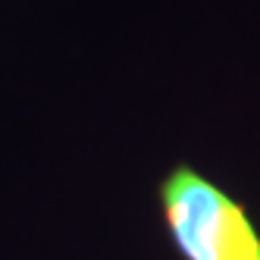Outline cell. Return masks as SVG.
Listing matches in <instances>:
<instances>
[{
  "instance_id": "1",
  "label": "cell",
  "mask_w": 260,
  "mask_h": 260,
  "mask_svg": "<svg viewBox=\"0 0 260 260\" xmlns=\"http://www.w3.org/2000/svg\"><path fill=\"white\" fill-rule=\"evenodd\" d=\"M157 204L179 260H260L251 210L194 166L176 163L157 185Z\"/></svg>"
}]
</instances>
